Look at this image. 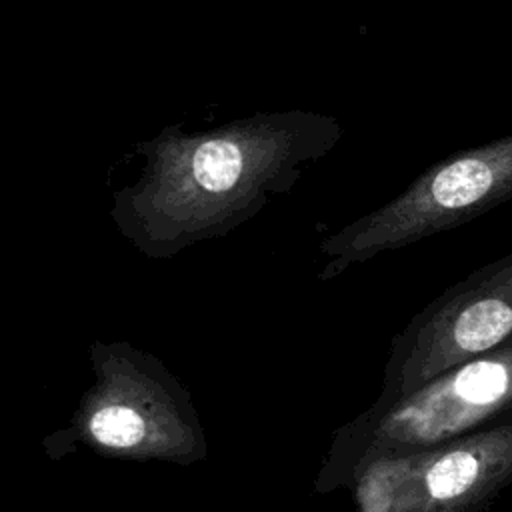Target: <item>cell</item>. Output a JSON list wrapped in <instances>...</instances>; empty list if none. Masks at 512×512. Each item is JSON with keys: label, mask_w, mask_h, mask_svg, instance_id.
Masks as SVG:
<instances>
[{"label": "cell", "mask_w": 512, "mask_h": 512, "mask_svg": "<svg viewBox=\"0 0 512 512\" xmlns=\"http://www.w3.org/2000/svg\"><path fill=\"white\" fill-rule=\"evenodd\" d=\"M512 482V422L388 454L352 480L356 512H478Z\"/></svg>", "instance_id": "cell-6"}, {"label": "cell", "mask_w": 512, "mask_h": 512, "mask_svg": "<svg viewBox=\"0 0 512 512\" xmlns=\"http://www.w3.org/2000/svg\"><path fill=\"white\" fill-rule=\"evenodd\" d=\"M512 198V130L424 170L406 190L320 244V280L350 266L446 232Z\"/></svg>", "instance_id": "cell-4"}, {"label": "cell", "mask_w": 512, "mask_h": 512, "mask_svg": "<svg viewBox=\"0 0 512 512\" xmlns=\"http://www.w3.org/2000/svg\"><path fill=\"white\" fill-rule=\"evenodd\" d=\"M92 384L70 426L46 438L60 456L80 448L104 458L192 466L208 440L192 394L154 354L130 342L90 344Z\"/></svg>", "instance_id": "cell-2"}, {"label": "cell", "mask_w": 512, "mask_h": 512, "mask_svg": "<svg viewBox=\"0 0 512 512\" xmlns=\"http://www.w3.org/2000/svg\"><path fill=\"white\" fill-rule=\"evenodd\" d=\"M512 422V340L432 378L412 394L368 408L336 436L318 490L350 482L376 458L424 450Z\"/></svg>", "instance_id": "cell-3"}, {"label": "cell", "mask_w": 512, "mask_h": 512, "mask_svg": "<svg viewBox=\"0 0 512 512\" xmlns=\"http://www.w3.org/2000/svg\"><path fill=\"white\" fill-rule=\"evenodd\" d=\"M508 340L512 252L446 288L394 336L382 392L372 408H386L456 364Z\"/></svg>", "instance_id": "cell-5"}, {"label": "cell", "mask_w": 512, "mask_h": 512, "mask_svg": "<svg viewBox=\"0 0 512 512\" xmlns=\"http://www.w3.org/2000/svg\"><path fill=\"white\" fill-rule=\"evenodd\" d=\"M342 134L336 116L312 110L256 112L196 132L166 126L136 144L142 172L112 194L110 218L146 258H172L288 194Z\"/></svg>", "instance_id": "cell-1"}]
</instances>
